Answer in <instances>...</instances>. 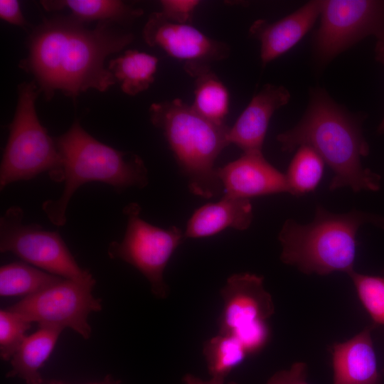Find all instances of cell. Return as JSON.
I'll list each match as a JSON object with an SVG mask.
<instances>
[{
    "mask_svg": "<svg viewBox=\"0 0 384 384\" xmlns=\"http://www.w3.org/2000/svg\"><path fill=\"white\" fill-rule=\"evenodd\" d=\"M132 40V33L117 30L111 21L87 29L72 16L46 19L32 33L21 67L34 75L48 100L56 90L71 97L89 89L104 92L117 82L105 58Z\"/></svg>",
    "mask_w": 384,
    "mask_h": 384,
    "instance_id": "obj_1",
    "label": "cell"
},
{
    "mask_svg": "<svg viewBox=\"0 0 384 384\" xmlns=\"http://www.w3.org/2000/svg\"><path fill=\"white\" fill-rule=\"evenodd\" d=\"M364 117L353 114L319 87L310 90L306 110L292 129L277 135L283 151L306 145L313 148L334 171L330 190L343 186L354 192L380 189L381 177L362 166L369 154L363 137Z\"/></svg>",
    "mask_w": 384,
    "mask_h": 384,
    "instance_id": "obj_2",
    "label": "cell"
},
{
    "mask_svg": "<svg viewBox=\"0 0 384 384\" xmlns=\"http://www.w3.org/2000/svg\"><path fill=\"white\" fill-rule=\"evenodd\" d=\"M55 141L61 164L53 180L63 182L64 187L58 198L48 200L42 205L43 210L55 225H65L71 198L87 183L102 182L117 191L129 187L141 188L148 183L147 169L139 156L99 142L78 120Z\"/></svg>",
    "mask_w": 384,
    "mask_h": 384,
    "instance_id": "obj_3",
    "label": "cell"
},
{
    "mask_svg": "<svg viewBox=\"0 0 384 384\" xmlns=\"http://www.w3.org/2000/svg\"><path fill=\"white\" fill-rule=\"evenodd\" d=\"M152 124L160 129L193 193L203 198L223 189L215 162L230 144V127L198 114L181 99L153 103Z\"/></svg>",
    "mask_w": 384,
    "mask_h": 384,
    "instance_id": "obj_4",
    "label": "cell"
},
{
    "mask_svg": "<svg viewBox=\"0 0 384 384\" xmlns=\"http://www.w3.org/2000/svg\"><path fill=\"white\" fill-rule=\"evenodd\" d=\"M372 223L384 229V218L353 210L332 213L319 206L312 222L303 225L287 220L278 235L281 260L305 274L326 275L353 270L356 234Z\"/></svg>",
    "mask_w": 384,
    "mask_h": 384,
    "instance_id": "obj_5",
    "label": "cell"
},
{
    "mask_svg": "<svg viewBox=\"0 0 384 384\" xmlns=\"http://www.w3.org/2000/svg\"><path fill=\"white\" fill-rule=\"evenodd\" d=\"M41 92L33 82L18 86L17 107L1 162V190L43 172H49L53 179L60 169L61 159L55 141L40 122L36 111Z\"/></svg>",
    "mask_w": 384,
    "mask_h": 384,
    "instance_id": "obj_6",
    "label": "cell"
},
{
    "mask_svg": "<svg viewBox=\"0 0 384 384\" xmlns=\"http://www.w3.org/2000/svg\"><path fill=\"white\" fill-rule=\"evenodd\" d=\"M313 58L323 68L368 36L384 39V0H321Z\"/></svg>",
    "mask_w": 384,
    "mask_h": 384,
    "instance_id": "obj_7",
    "label": "cell"
},
{
    "mask_svg": "<svg viewBox=\"0 0 384 384\" xmlns=\"http://www.w3.org/2000/svg\"><path fill=\"white\" fill-rule=\"evenodd\" d=\"M123 212L127 219L125 234L122 241L110 243L108 255L138 270L148 280L152 294L165 299L169 287L164 278V270L184 234L176 226L164 229L147 223L141 218V207L137 203L127 204Z\"/></svg>",
    "mask_w": 384,
    "mask_h": 384,
    "instance_id": "obj_8",
    "label": "cell"
},
{
    "mask_svg": "<svg viewBox=\"0 0 384 384\" xmlns=\"http://www.w3.org/2000/svg\"><path fill=\"white\" fill-rule=\"evenodd\" d=\"M18 206L6 210L0 219V251L11 252L22 261L63 278L95 282L89 271L75 260L58 232L36 224H23Z\"/></svg>",
    "mask_w": 384,
    "mask_h": 384,
    "instance_id": "obj_9",
    "label": "cell"
},
{
    "mask_svg": "<svg viewBox=\"0 0 384 384\" xmlns=\"http://www.w3.org/2000/svg\"><path fill=\"white\" fill-rule=\"evenodd\" d=\"M95 282L63 278L45 289L21 299L8 307L31 323L70 328L84 339H89L92 329L88 316L102 310V301L92 292Z\"/></svg>",
    "mask_w": 384,
    "mask_h": 384,
    "instance_id": "obj_10",
    "label": "cell"
},
{
    "mask_svg": "<svg viewBox=\"0 0 384 384\" xmlns=\"http://www.w3.org/2000/svg\"><path fill=\"white\" fill-rule=\"evenodd\" d=\"M143 36L149 46L159 47L183 62L186 72L191 77L210 68L212 62L226 58L230 50L225 43L207 36L190 23L171 22L159 11L149 16Z\"/></svg>",
    "mask_w": 384,
    "mask_h": 384,
    "instance_id": "obj_11",
    "label": "cell"
},
{
    "mask_svg": "<svg viewBox=\"0 0 384 384\" xmlns=\"http://www.w3.org/2000/svg\"><path fill=\"white\" fill-rule=\"evenodd\" d=\"M220 294L223 300L218 320L220 334L235 335L249 326L266 321L274 312L272 296L265 289L262 276L233 274Z\"/></svg>",
    "mask_w": 384,
    "mask_h": 384,
    "instance_id": "obj_12",
    "label": "cell"
},
{
    "mask_svg": "<svg viewBox=\"0 0 384 384\" xmlns=\"http://www.w3.org/2000/svg\"><path fill=\"white\" fill-rule=\"evenodd\" d=\"M225 194L240 198L289 193L286 175L264 157L261 152H243L236 160L218 168Z\"/></svg>",
    "mask_w": 384,
    "mask_h": 384,
    "instance_id": "obj_13",
    "label": "cell"
},
{
    "mask_svg": "<svg viewBox=\"0 0 384 384\" xmlns=\"http://www.w3.org/2000/svg\"><path fill=\"white\" fill-rule=\"evenodd\" d=\"M321 0L309 1L293 13L273 23L255 21L249 29L260 43V59L265 67L297 45L320 16Z\"/></svg>",
    "mask_w": 384,
    "mask_h": 384,
    "instance_id": "obj_14",
    "label": "cell"
},
{
    "mask_svg": "<svg viewBox=\"0 0 384 384\" xmlns=\"http://www.w3.org/2000/svg\"><path fill=\"white\" fill-rule=\"evenodd\" d=\"M289 99L290 93L284 86L265 85L230 127V144L243 152H261L270 119Z\"/></svg>",
    "mask_w": 384,
    "mask_h": 384,
    "instance_id": "obj_15",
    "label": "cell"
},
{
    "mask_svg": "<svg viewBox=\"0 0 384 384\" xmlns=\"http://www.w3.org/2000/svg\"><path fill=\"white\" fill-rule=\"evenodd\" d=\"M370 331L367 327L350 340L332 346L334 384H379Z\"/></svg>",
    "mask_w": 384,
    "mask_h": 384,
    "instance_id": "obj_16",
    "label": "cell"
},
{
    "mask_svg": "<svg viewBox=\"0 0 384 384\" xmlns=\"http://www.w3.org/2000/svg\"><path fill=\"white\" fill-rule=\"evenodd\" d=\"M253 218L250 199L225 194L218 202L196 209L189 218L185 238H201L215 235L227 228L244 230Z\"/></svg>",
    "mask_w": 384,
    "mask_h": 384,
    "instance_id": "obj_17",
    "label": "cell"
},
{
    "mask_svg": "<svg viewBox=\"0 0 384 384\" xmlns=\"http://www.w3.org/2000/svg\"><path fill=\"white\" fill-rule=\"evenodd\" d=\"M64 329L59 326L38 325V329L27 336L10 359L11 370L7 378H18L26 384H41L40 370L52 353Z\"/></svg>",
    "mask_w": 384,
    "mask_h": 384,
    "instance_id": "obj_18",
    "label": "cell"
},
{
    "mask_svg": "<svg viewBox=\"0 0 384 384\" xmlns=\"http://www.w3.org/2000/svg\"><path fill=\"white\" fill-rule=\"evenodd\" d=\"M47 11L68 9L72 16L82 21H111L127 23L142 16L140 9L116 0H58L41 1Z\"/></svg>",
    "mask_w": 384,
    "mask_h": 384,
    "instance_id": "obj_19",
    "label": "cell"
},
{
    "mask_svg": "<svg viewBox=\"0 0 384 384\" xmlns=\"http://www.w3.org/2000/svg\"><path fill=\"white\" fill-rule=\"evenodd\" d=\"M158 58L146 53L127 50L110 61L108 69L122 90L129 95H135L146 90L154 80Z\"/></svg>",
    "mask_w": 384,
    "mask_h": 384,
    "instance_id": "obj_20",
    "label": "cell"
},
{
    "mask_svg": "<svg viewBox=\"0 0 384 384\" xmlns=\"http://www.w3.org/2000/svg\"><path fill=\"white\" fill-rule=\"evenodd\" d=\"M62 279L23 261L11 262L0 267V296H22L24 298L45 289Z\"/></svg>",
    "mask_w": 384,
    "mask_h": 384,
    "instance_id": "obj_21",
    "label": "cell"
},
{
    "mask_svg": "<svg viewBox=\"0 0 384 384\" xmlns=\"http://www.w3.org/2000/svg\"><path fill=\"white\" fill-rule=\"evenodd\" d=\"M195 79L193 108L203 117L224 124L229 111V92L220 78L210 70L204 69Z\"/></svg>",
    "mask_w": 384,
    "mask_h": 384,
    "instance_id": "obj_22",
    "label": "cell"
},
{
    "mask_svg": "<svg viewBox=\"0 0 384 384\" xmlns=\"http://www.w3.org/2000/svg\"><path fill=\"white\" fill-rule=\"evenodd\" d=\"M203 355L210 378L223 380L248 356L237 337L220 333L203 343Z\"/></svg>",
    "mask_w": 384,
    "mask_h": 384,
    "instance_id": "obj_23",
    "label": "cell"
},
{
    "mask_svg": "<svg viewBox=\"0 0 384 384\" xmlns=\"http://www.w3.org/2000/svg\"><path fill=\"white\" fill-rule=\"evenodd\" d=\"M325 162L311 146L298 147L285 174L290 193L300 196L313 191L320 183Z\"/></svg>",
    "mask_w": 384,
    "mask_h": 384,
    "instance_id": "obj_24",
    "label": "cell"
},
{
    "mask_svg": "<svg viewBox=\"0 0 384 384\" xmlns=\"http://www.w3.org/2000/svg\"><path fill=\"white\" fill-rule=\"evenodd\" d=\"M348 274L351 278L358 296L375 324H384V277L357 273Z\"/></svg>",
    "mask_w": 384,
    "mask_h": 384,
    "instance_id": "obj_25",
    "label": "cell"
},
{
    "mask_svg": "<svg viewBox=\"0 0 384 384\" xmlns=\"http://www.w3.org/2000/svg\"><path fill=\"white\" fill-rule=\"evenodd\" d=\"M32 324L21 314L10 309L0 310V357L10 361L25 338Z\"/></svg>",
    "mask_w": 384,
    "mask_h": 384,
    "instance_id": "obj_26",
    "label": "cell"
},
{
    "mask_svg": "<svg viewBox=\"0 0 384 384\" xmlns=\"http://www.w3.org/2000/svg\"><path fill=\"white\" fill-rule=\"evenodd\" d=\"M161 11L164 18L177 23H190L196 8L199 5L198 0H162Z\"/></svg>",
    "mask_w": 384,
    "mask_h": 384,
    "instance_id": "obj_27",
    "label": "cell"
},
{
    "mask_svg": "<svg viewBox=\"0 0 384 384\" xmlns=\"http://www.w3.org/2000/svg\"><path fill=\"white\" fill-rule=\"evenodd\" d=\"M306 373L307 366L305 363H295L289 369L275 373L266 384H309Z\"/></svg>",
    "mask_w": 384,
    "mask_h": 384,
    "instance_id": "obj_28",
    "label": "cell"
},
{
    "mask_svg": "<svg viewBox=\"0 0 384 384\" xmlns=\"http://www.w3.org/2000/svg\"><path fill=\"white\" fill-rule=\"evenodd\" d=\"M0 16L1 19L15 26L24 27L26 24L20 4L16 0H1Z\"/></svg>",
    "mask_w": 384,
    "mask_h": 384,
    "instance_id": "obj_29",
    "label": "cell"
},
{
    "mask_svg": "<svg viewBox=\"0 0 384 384\" xmlns=\"http://www.w3.org/2000/svg\"><path fill=\"white\" fill-rule=\"evenodd\" d=\"M182 381L183 384H238L235 381L227 382L226 380L212 378H210L208 380H204L191 373L185 374Z\"/></svg>",
    "mask_w": 384,
    "mask_h": 384,
    "instance_id": "obj_30",
    "label": "cell"
},
{
    "mask_svg": "<svg viewBox=\"0 0 384 384\" xmlns=\"http://www.w3.org/2000/svg\"><path fill=\"white\" fill-rule=\"evenodd\" d=\"M374 51L375 60L384 65V39L377 40ZM378 132L384 134V117L378 127Z\"/></svg>",
    "mask_w": 384,
    "mask_h": 384,
    "instance_id": "obj_31",
    "label": "cell"
},
{
    "mask_svg": "<svg viewBox=\"0 0 384 384\" xmlns=\"http://www.w3.org/2000/svg\"><path fill=\"white\" fill-rule=\"evenodd\" d=\"M87 384H122L119 380H117L110 375H107L102 380L90 383Z\"/></svg>",
    "mask_w": 384,
    "mask_h": 384,
    "instance_id": "obj_32",
    "label": "cell"
},
{
    "mask_svg": "<svg viewBox=\"0 0 384 384\" xmlns=\"http://www.w3.org/2000/svg\"><path fill=\"white\" fill-rule=\"evenodd\" d=\"M41 384H68V383L63 380H55V379L45 380L44 379L43 381L41 383Z\"/></svg>",
    "mask_w": 384,
    "mask_h": 384,
    "instance_id": "obj_33",
    "label": "cell"
}]
</instances>
